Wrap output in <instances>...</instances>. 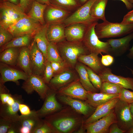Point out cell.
Here are the masks:
<instances>
[{
    "label": "cell",
    "instance_id": "obj_1",
    "mask_svg": "<svg viewBox=\"0 0 133 133\" xmlns=\"http://www.w3.org/2000/svg\"><path fill=\"white\" fill-rule=\"evenodd\" d=\"M84 117L67 105L45 117L54 133H77L83 126Z\"/></svg>",
    "mask_w": 133,
    "mask_h": 133
},
{
    "label": "cell",
    "instance_id": "obj_2",
    "mask_svg": "<svg viewBox=\"0 0 133 133\" xmlns=\"http://www.w3.org/2000/svg\"><path fill=\"white\" fill-rule=\"evenodd\" d=\"M56 44L63 61L72 68L75 67L79 56L90 53L83 41L71 42L66 40Z\"/></svg>",
    "mask_w": 133,
    "mask_h": 133
},
{
    "label": "cell",
    "instance_id": "obj_3",
    "mask_svg": "<svg viewBox=\"0 0 133 133\" xmlns=\"http://www.w3.org/2000/svg\"><path fill=\"white\" fill-rule=\"evenodd\" d=\"M95 31L99 39L120 37L133 32V23L111 22L106 20L101 23H98Z\"/></svg>",
    "mask_w": 133,
    "mask_h": 133
},
{
    "label": "cell",
    "instance_id": "obj_4",
    "mask_svg": "<svg viewBox=\"0 0 133 133\" xmlns=\"http://www.w3.org/2000/svg\"><path fill=\"white\" fill-rule=\"evenodd\" d=\"M27 15L19 5L0 1V26L7 29Z\"/></svg>",
    "mask_w": 133,
    "mask_h": 133
},
{
    "label": "cell",
    "instance_id": "obj_5",
    "mask_svg": "<svg viewBox=\"0 0 133 133\" xmlns=\"http://www.w3.org/2000/svg\"><path fill=\"white\" fill-rule=\"evenodd\" d=\"M95 23L89 26L86 32L83 42L90 53L98 55L102 53L109 54L110 47L108 43L100 40L95 31Z\"/></svg>",
    "mask_w": 133,
    "mask_h": 133
},
{
    "label": "cell",
    "instance_id": "obj_6",
    "mask_svg": "<svg viewBox=\"0 0 133 133\" xmlns=\"http://www.w3.org/2000/svg\"><path fill=\"white\" fill-rule=\"evenodd\" d=\"M96 0H88L73 12L64 21L65 27L72 24L81 23L89 26L98 22L99 20L93 17L90 14L91 7Z\"/></svg>",
    "mask_w": 133,
    "mask_h": 133
},
{
    "label": "cell",
    "instance_id": "obj_7",
    "mask_svg": "<svg viewBox=\"0 0 133 133\" xmlns=\"http://www.w3.org/2000/svg\"><path fill=\"white\" fill-rule=\"evenodd\" d=\"M43 26L27 14L7 30L14 37L27 35L33 37Z\"/></svg>",
    "mask_w": 133,
    "mask_h": 133
},
{
    "label": "cell",
    "instance_id": "obj_8",
    "mask_svg": "<svg viewBox=\"0 0 133 133\" xmlns=\"http://www.w3.org/2000/svg\"><path fill=\"white\" fill-rule=\"evenodd\" d=\"M130 106V104L119 99L114 108L118 126L127 132L133 128V117Z\"/></svg>",
    "mask_w": 133,
    "mask_h": 133
},
{
    "label": "cell",
    "instance_id": "obj_9",
    "mask_svg": "<svg viewBox=\"0 0 133 133\" xmlns=\"http://www.w3.org/2000/svg\"><path fill=\"white\" fill-rule=\"evenodd\" d=\"M21 87L28 94L36 91L43 100H45L50 89L42 78L32 74L24 81Z\"/></svg>",
    "mask_w": 133,
    "mask_h": 133
},
{
    "label": "cell",
    "instance_id": "obj_10",
    "mask_svg": "<svg viewBox=\"0 0 133 133\" xmlns=\"http://www.w3.org/2000/svg\"><path fill=\"white\" fill-rule=\"evenodd\" d=\"M30 48V58L32 74L43 78L47 59L38 48L33 39Z\"/></svg>",
    "mask_w": 133,
    "mask_h": 133
},
{
    "label": "cell",
    "instance_id": "obj_11",
    "mask_svg": "<svg viewBox=\"0 0 133 133\" xmlns=\"http://www.w3.org/2000/svg\"><path fill=\"white\" fill-rule=\"evenodd\" d=\"M73 12L61 6L51 3L47 5L44 13V19L48 24L63 23Z\"/></svg>",
    "mask_w": 133,
    "mask_h": 133
},
{
    "label": "cell",
    "instance_id": "obj_12",
    "mask_svg": "<svg viewBox=\"0 0 133 133\" xmlns=\"http://www.w3.org/2000/svg\"><path fill=\"white\" fill-rule=\"evenodd\" d=\"M117 122L114 108L105 116L92 123L83 125V126L87 133H109L110 125Z\"/></svg>",
    "mask_w": 133,
    "mask_h": 133
},
{
    "label": "cell",
    "instance_id": "obj_13",
    "mask_svg": "<svg viewBox=\"0 0 133 133\" xmlns=\"http://www.w3.org/2000/svg\"><path fill=\"white\" fill-rule=\"evenodd\" d=\"M56 97L60 101L70 106L84 117H89L96 108L85 101L57 94Z\"/></svg>",
    "mask_w": 133,
    "mask_h": 133
},
{
    "label": "cell",
    "instance_id": "obj_14",
    "mask_svg": "<svg viewBox=\"0 0 133 133\" xmlns=\"http://www.w3.org/2000/svg\"><path fill=\"white\" fill-rule=\"evenodd\" d=\"M0 62V72L1 75L0 82L3 83L11 81L15 83L17 85L20 84L18 80L25 81L29 76L20 69L14 67Z\"/></svg>",
    "mask_w": 133,
    "mask_h": 133
},
{
    "label": "cell",
    "instance_id": "obj_15",
    "mask_svg": "<svg viewBox=\"0 0 133 133\" xmlns=\"http://www.w3.org/2000/svg\"><path fill=\"white\" fill-rule=\"evenodd\" d=\"M70 68H68L54 75L47 84L49 87L57 92L61 88L79 79V75L78 76Z\"/></svg>",
    "mask_w": 133,
    "mask_h": 133
},
{
    "label": "cell",
    "instance_id": "obj_16",
    "mask_svg": "<svg viewBox=\"0 0 133 133\" xmlns=\"http://www.w3.org/2000/svg\"><path fill=\"white\" fill-rule=\"evenodd\" d=\"M56 92L50 88L45 98L41 107L36 111L40 117L42 118L53 114L60 110L63 107L58 102L56 97Z\"/></svg>",
    "mask_w": 133,
    "mask_h": 133
},
{
    "label": "cell",
    "instance_id": "obj_17",
    "mask_svg": "<svg viewBox=\"0 0 133 133\" xmlns=\"http://www.w3.org/2000/svg\"><path fill=\"white\" fill-rule=\"evenodd\" d=\"M81 83L79 79L61 88L57 94L85 101L88 92Z\"/></svg>",
    "mask_w": 133,
    "mask_h": 133
},
{
    "label": "cell",
    "instance_id": "obj_18",
    "mask_svg": "<svg viewBox=\"0 0 133 133\" xmlns=\"http://www.w3.org/2000/svg\"><path fill=\"white\" fill-rule=\"evenodd\" d=\"M133 39V32L123 37L107 40L110 47L109 53L113 56H120L130 49V42Z\"/></svg>",
    "mask_w": 133,
    "mask_h": 133
},
{
    "label": "cell",
    "instance_id": "obj_19",
    "mask_svg": "<svg viewBox=\"0 0 133 133\" xmlns=\"http://www.w3.org/2000/svg\"><path fill=\"white\" fill-rule=\"evenodd\" d=\"M98 75L103 82H107L114 83L123 88L131 89L133 91V78L116 75L112 73L110 68L105 67Z\"/></svg>",
    "mask_w": 133,
    "mask_h": 133
},
{
    "label": "cell",
    "instance_id": "obj_20",
    "mask_svg": "<svg viewBox=\"0 0 133 133\" xmlns=\"http://www.w3.org/2000/svg\"><path fill=\"white\" fill-rule=\"evenodd\" d=\"M14 95L15 101L13 104L10 105L7 103L0 104V117L15 122L19 120L20 116L18 113L19 106L20 104L23 103V100L21 95Z\"/></svg>",
    "mask_w": 133,
    "mask_h": 133
},
{
    "label": "cell",
    "instance_id": "obj_21",
    "mask_svg": "<svg viewBox=\"0 0 133 133\" xmlns=\"http://www.w3.org/2000/svg\"><path fill=\"white\" fill-rule=\"evenodd\" d=\"M119 100V98H115L97 107L92 114L84 121L83 125L94 122L107 115L114 108Z\"/></svg>",
    "mask_w": 133,
    "mask_h": 133
},
{
    "label": "cell",
    "instance_id": "obj_22",
    "mask_svg": "<svg viewBox=\"0 0 133 133\" xmlns=\"http://www.w3.org/2000/svg\"><path fill=\"white\" fill-rule=\"evenodd\" d=\"M89 26L83 24L77 23L66 27L65 33L66 40L71 42L82 41Z\"/></svg>",
    "mask_w": 133,
    "mask_h": 133
},
{
    "label": "cell",
    "instance_id": "obj_23",
    "mask_svg": "<svg viewBox=\"0 0 133 133\" xmlns=\"http://www.w3.org/2000/svg\"><path fill=\"white\" fill-rule=\"evenodd\" d=\"M18 121L21 127L28 128L31 133H33L35 130L40 127L44 121V119L38 116L36 111L34 110H31L28 115H20Z\"/></svg>",
    "mask_w": 133,
    "mask_h": 133
},
{
    "label": "cell",
    "instance_id": "obj_24",
    "mask_svg": "<svg viewBox=\"0 0 133 133\" xmlns=\"http://www.w3.org/2000/svg\"><path fill=\"white\" fill-rule=\"evenodd\" d=\"M65 27L63 23L48 24L46 34L49 42L57 43L66 40Z\"/></svg>",
    "mask_w": 133,
    "mask_h": 133
},
{
    "label": "cell",
    "instance_id": "obj_25",
    "mask_svg": "<svg viewBox=\"0 0 133 133\" xmlns=\"http://www.w3.org/2000/svg\"><path fill=\"white\" fill-rule=\"evenodd\" d=\"M120 94H107L88 91L85 101L95 108L104 104L110 100L116 98H119Z\"/></svg>",
    "mask_w": 133,
    "mask_h": 133
},
{
    "label": "cell",
    "instance_id": "obj_26",
    "mask_svg": "<svg viewBox=\"0 0 133 133\" xmlns=\"http://www.w3.org/2000/svg\"><path fill=\"white\" fill-rule=\"evenodd\" d=\"M78 61L87 65L98 74L105 67L102 64L98 55L93 53L80 56L78 58Z\"/></svg>",
    "mask_w": 133,
    "mask_h": 133
},
{
    "label": "cell",
    "instance_id": "obj_27",
    "mask_svg": "<svg viewBox=\"0 0 133 133\" xmlns=\"http://www.w3.org/2000/svg\"><path fill=\"white\" fill-rule=\"evenodd\" d=\"M17 66L29 76L32 74L30 64V47L20 48Z\"/></svg>",
    "mask_w": 133,
    "mask_h": 133
},
{
    "label": "cell",
    "instance_id": "obj_28",
    "mask_svg": "<svg viewBox=\"0 0 133 133\" xmlns=\"http://www.w3.org/2000/svg\"><path fill=\"white\" fill-rule=\"evenodd\" d=\"M75 68L78 74L80 81L84 88L88 91L98 93L99 90L95 88L90 82L85 66L81 63L77 62Z\"/></svg>",
    "mask_w": 133,
    "mask_h": 133
},
{
    "label": "cell",
    "instance_id": "obj_29",
    "mask_svg": "<svg viewBox=\"0 0 133 133\" xmlns=\"http://www.w3.org/2000/svg\"><path fill=\"white\" fill-rule=\"evenodd\" d=\"M20 48H8L0 52V62L10 66H17Z\"/></svg>",
    "mask_w": 133,
    "mask_h": 133
},
{
    "label": "cell",
    "instance_id": "obj_30",
    "mask_svg": "<svg viewBox=\"0 0 133 133\" xmlns=\"http://www.w3.org/2000/svg\"><path fill=\"white\" fill-rule=\"evenodd\" d=\"M48 25V24L46 23L33 36V39L35 41L38 48L46 58L48 47L49 43L46 34Z\"/></svg>",
    "mask_w": 133,
    "mask_h": 133
},
{
    "label": "cell",
    "instance_id": "obj_31",
    "mask_svg": "<svg viewBox=\"0 0 133 133\" xmlns=\"http://www.w3.org/2000/svg\"><path fill=\"white\" fill-rule=\"evenodd\" d=\"M47 6L34 0L30 10L27 14L29 17L40 23L43 25L46 23L44 19V13Z\"/></svg>",
    "mask_w": 133,
    "mask_h": 133
},
{
    "label": "cell",
    "instance_id": "obj_32",
    "mask_svg": "<svg viewBox=\"0 0 133 133\" xmlns=\"http://www.w3.org/2000/svg\"><path fill=\"white\" fill-rule=\"evenodd\" d=\"M32 39H33V36L29 35L14 37L10 42L0 47V52L5 49L9 48L30 47Z\"/></svg>",
    "mask_w": 133,
    "mask_h": 133
},
{
    "label": "cell",
    "instance_id": "obj_33",
    "mask_svg": "<svg viewBox=\"0 0 133 133\" xmlns=\"http://www.w3.org/2000/svg\"><path fill=\"white\" fill-rule=\"evenodd\" d=\"M108 0H96L92 5L90 14L93 17L103 21L106 20L105 16V10Z\"/></svg>",
    "mask_w": 133,
    "mask_h": 133
},
{
    "label": "cell",
    "instance_id": "obj_34",
    "mask_svg": "<svg viewBox=\"0 0 133 133\" xmlns=\"http://www.w3.org/2000/svg\"><path fill=\"white\" fill-rule=\"evenodd\" d=\"M47 60L52 62H61L63 60L59 53L56 43L49 42L48 47Z\"/></svg>",
    "mask_w": 133,
    "mask_h": 133
},
{
    "label": "cell",
    "instance_id": "obj_35",
    "mask_svg": "<svg viewBox=\"0 0 133 133\" xmlns=\"http://www.w3.org/2000/svg\"><path fill=\"white\" fill-rule=\"evenodd\" d=\"M51 3L60 6L73 12L82 5L79 0H50Z\"/></svg>",
    "mask_w": 133,
    "mask_h": 133
},
{
    "label": "cell",
    "instance_id": "obj_36",
    "mask_svg": "<svg viewBox=\"0 0 133 133\" xmlns=\"http://www.w3.org/2000/svg\"><path fill=\"white\" fill-rule=\"evenodd\" d=\"M122 87L116 84L107 82H103L100 89V92L107 94H120Z\"/></svg>",
    "mask_w": 133,
    "mask_h": 133
},
{
    "label": "cell",
    "instance_id": "obj_37",
    "mask_svg": "<svg viewBox=\"0 0 133 133\" xmlns=\"http://www.w3.org/2000/svg\"><path fill=\"white\" fill-rule=\"evenodd\" d=\"M85 66L90 82L95 88L100 90L103 82L101 77L89 67Z\"/></svg>",
    "mask_w": 133,
    "mask_h": 133
},
{
    "label": "cell",
    "instance_id": "obj_38",
    "mask_svg": "<svg viewBox=\"0 0 133 133\" xmlns=\"http://www.w3.org/2000/svg\"><path fill=\"white\" fill-rule=\"evenodd\" d=\"M12 34L7 29L0 26V47L4 46L14 38Z\"/></svg>",
    "mask_w": 133,
    "mask_h": 133
},
{
    "label": "cell",
    "instance_id": "obj_39",
    "mask_svg": "<svg viewBox=\"0 0 133 133\" xmlns=\"http://www.w3.org/2000/svg\"><path fill=\"white\" fill-rule=\"evenodd\" d=\"M54 75L53 71L51 66V62L48 61L46 62L44 70L43 79L47 84Z\"/></svg>",
    "mask_w": 133,
    "mask_h": 133
},
{
    "label": "cell",
    "instance_id": "obj_40",
    "mask_svg": "<svg viewBox=\"0 0 133 133\" xmlns=\"http://www.w3.org/2000/svg\"><path fill=\"white\" fill-rule=\"evenodd\" d=\"M119 99L129 104L133 103V91L123 88L120 94Z\"/></svg>",
    "mask_w": 133,
    "mask_h": 133
},
{
    "label": "cell",
    "instance_id": "obj_41",
    "mask_svg": "<svg viewBox=\"0 0 133 133\" xmlns=\"http://www.w3.org/2000/svg\"><path fill=\"white\" fill-rule=\"evenodd\" d=\"M50 62L54 75L70 67L63 61L61 62Z\"/></svg>",
    "mask_w": 133,
    "mask_h": 133
},
{
    "label": "cell",
    "instance_id": "obj_42",
    "mask_svg": "<svg viewBox=\"0 0 133 133\" xmlns=\"http://www.w3.org/2000/svg\"><path fill=\"white\" fill-rule=\"evenodd\" d=\"M13 122L8 119L0 117V133H7Z\"/></svg>",
    "mask_w": 133,
    "mask_h": 133
},
{
    "label": "cell",
    "instance_id": "obj_43",
    "mask_svg": "<svg viewBox=\"0 0 133 133\" xmlns=\"http://www.w3.org/2000/svg\"><path fill=\"white\" fill-rule=\"evenodd\" d=\"M43 125L35 130L33 133H54L50 125L44 120Z\"/></svg>",
    "mask_w": 133,
    "mask_h": 133
},
{
    "label": "cell",
    "instance_id": "obj_44",
    "mask_svg": "<svg viewBox=\"0 0 133 133\" xmlns=\"http://www.w3.org/2000/svg\"><path fill=\"white\" fill-rule=\"evenodd\" d=\"M34 0H20L19 5L24 12L27 14L30 10Z\"/></svg>",
    "mask_w": 133,
    "mask_h": 133
},
{
    "label": "cell",
    "instance_id": "obj_45",
    "mask_svg": "<svg viewBox=\"0 0 133 133\" xmlns=\"http://www.w3.org/2000/svg\"><path fill=\"white\" fill-rule=\"evenodd\" d=\"M101 59V63L102 65L105 66H108L111 65L114 62V58L113 56L109 54H107L103 55L102 54Z\"/></svg>",
    "mask_w": 133,
    "mask_h": 133
},
{
    "label": "cell",
    "instance_id": "obj_46",
    "mask_svg": "<svg viewBox=\"0 0 133 133\" xmlns=\"http://www.w3.org/2000/svg\"><path fill=\"white\" fill-rule=\"evenodd\" d=\"M21 126L19 121L13 122L7 133H20Z\"/></svg>",
    "mask_w": 133,
    "mask_h": 133
},
{
    "label": "cell",
    "instance_id": "obj_47",
    "mask_svg": "<svg viewBox=\"0 0 133 133\" xmlns=\"http://www.w3.org/2000/svg\"><path fill=\"white\" fill-rule=\"evenodd\" d=\"M121 22L124 24L133 23V9L124 16Z\"/></svg>",
    "mask_w": 133,
    "mask_h": 133
},
{
    "label": "cell",
    "instance_id": "obj_48",
    "mask_svg": "<svg viewBox=\"0 0 133 133\" xmlns=\"http://www.w3.org/2000/svg\"><path fill=\"white\" fill-rule=\"evenodd\" d=\"M126 132L119 128L117 122L112 123L110 126L109 129V133H123Z\"/></svg>",
    "mask_w": 133,
    "mask_h": 133
},
{
    "label": "cell",
    "instance_id": "obj_49",
    "mask_svg": "<svg viewBox=\"0 0 133 133\" xmlns=\"http://www.w3.org/2000/svg\"><path fill=\"white\" fill-rule=\"evenodd\" d=\"M19 110L21 115H27L29 114L31 112L29 107L23 103L20 104L19 106Z\"/></svg>",
    "mask_w": 133,
    "mask_h": 133
},
{
    "label": "cell",
    "instance_id": "obj_50",
    "mask_svg": "<svg viewBox=\"0 0 133 133\" xmlns=\"http://www.w3.org/2000/svg\"><path fill=\"white\" fill-rule=\"evenodd\" d=\"M12 95L9 93L0 94L1 104H4L7 103L10 97Z\"/></svg>",
    "mask_w": 133,
    "mask_h": 133
},
{
    "label": "cell",
    "instance_id": "obj_51",
    "mask_svg": "<svg viewBox=\"0 0 133 133\" xmlns=\"http://www.w3.org/2000/svg\"><path fill=\"white\" fill-rule=\"evenodd\" d=\"M4 84L0 82V94L9 93V90L4 85Z\"/></svg>",
    "mask_w": 133,
    "mask_h": 133
},
{
    "label": "cell",
    "instance_id": "obj_52",
    "mask_svg": "<svg viewBox=\"0 0 133 133\" xmlns=\"http://www.w3.org/2000/svg\"><path fill=\"white\" fill-rule=\"evenodd\" d=\"M122 1L125 4L128 10H130L133 8V4L130 3L127 0H118Z\"/></svg>",
    "mask_w": 133,
    "mask_h": 133
},
{
    "label": "cell",
    "instance_id": "obj_53",
    "mask_svg": "<svg viewBox=\"0 0 133 133\" xmlns=\"http://www.w3.org/2000/svg\"><path fill=\"white\" fill-rule=\"evenodd\" d=\"M20 133H31L30 130L28 128L21 127L20 130Z\"/></svg>",
    "mask_w": 133,
    "mask_h": 133
},
{
    "label": "cell",
    "instance_id": "obj_54",
    "mask_svg": "<svg viewBox=\"0 0 133 133\" xmlns=\"http://www.w3.org/2000/svg\"><path fill=\"white\" fill-rule=\"evenodd\" d=\"M129 52L127 55L128 58L130 59H133V45L132 47L129 50Z\"/></svg>",
    "mask_w": 133,
    "mask_h": 133
},
{
    "label": "cell",
    "instance_id": "obj_55",
    "mask_svg": "<svg viewBox=\"0 0 133 133\" xmlns=\"http://www.w3.org/2000/svg\"><path fill=\"white\" fill-rule=\"evenodd\" d=\"M0 1L9 2L17 5L20 4V0H0Z\"/></svg>",
    "mask_w": 133,
    "mask_h": 133
},
{
    "label": "cell",
    "instance_id": "obj_56",
    "mask_svg": "<svg viewBox=\"0 0 133 133\" xmlns=\"http://www.w3.org/2000/svg\"><path fill=\"white\" fill-rule=\"evenodd\" d=\"M36 1L43 4H46L47 5H50L51 3L50 0H34Z\"/></svg>",
    "mask_w": 133,
    "mask_h": 133
},
{
    "label": "cell",
    "instance_id": "obj_57",
    "mask_svg": "<svg viewBox=\"0 0 133 133\" xmlns=\"http://www.w3.org/2000/svg\"><path fill=\"white\" fill-rule=\"evenodd\" d=\"M130 110L132 115L133 117V103L130 104Z\"/></svg>",
    "mask_w": 133,
    "mask_h": 133
},
{
    "label": "cell",
    "instance_id": "obj_58",
    "mask_svg": "<svg viewBox=\"0 0 133 133\" xmlns=\"http://www.w3.org/2000/svg\"><path fill=\"white\" fill-rule=\"evenodd\" d=\"M88 0H79V2L82 5L85 3Z\"/></svg>",
    "mask_w": 133,
    "mask_h": 133
},
{
    "label": "cell",
    "instance_id": "obj_59",
    "mask_svg": "<svg viewBox=\"0 0 133 133\" xmlns=\"http://www.w3.org/2000/svg\"><path fill=\"white\" fill-rule=\"evenodd\" d=\"M127 133H133V128L129 130Z\"/></svg>",
    "mask_w": 133,
    "mask_h": 133
},
{
    "label": "cell",
    "instance_id": "obj_60",
    "mask_svg": "<svg viewBox=\"0 0 133 133\" xmlns=\"http://www.w3.org/2000/svg\"><path fill=\"white\" fill-rule=\"evenodd\" d=\"M130 3L133 4V0H127Z\"/></svg>",
    "mask_w": 133,
    "mask_h": 133
},
{
    "label": "cell",
    "instance_id": "obj_61",
    "mask_svg": "<svg viewBox=\"0 0 133 133\" xmlns=\"http://www.w3.org/2000/svg\"><path fill=\"white\" fill-rule=\"evenodd\" d=\"M130 69L131 71L132 74L133 75V70L131 68H130Z\"/></svg>",
    "mask_w": 133,
    "mask_h": 133
}]
</instances>
